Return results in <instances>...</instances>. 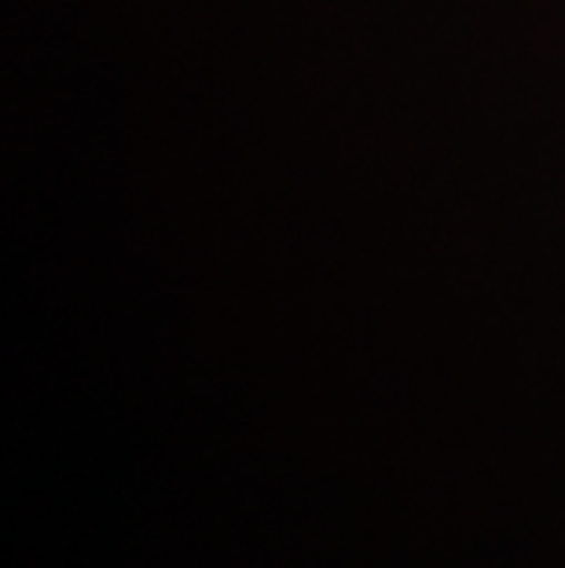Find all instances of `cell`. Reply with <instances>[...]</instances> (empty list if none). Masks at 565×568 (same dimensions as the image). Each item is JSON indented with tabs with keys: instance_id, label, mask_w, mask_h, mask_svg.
<instances>
[]
</instances>
